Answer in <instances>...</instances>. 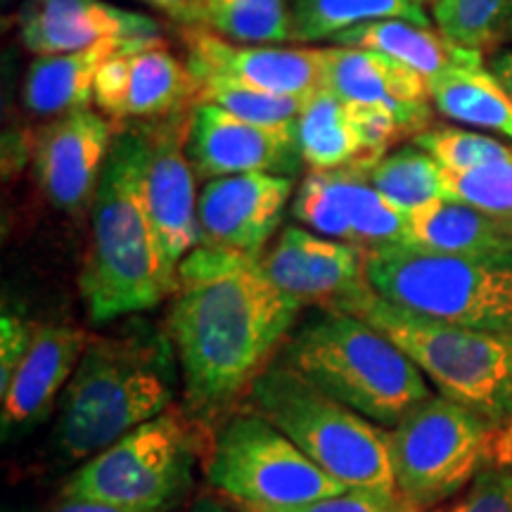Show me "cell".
Returning <instances> with one entry per match:
<instances>
[{"label":"cell","mask_w":512,"mask_h":512,"mask_svg":"<svg viewBox=\"0 0 512 512\" xmlns=\"http://www.w3.org/2000/svg\"><path fill=\"white\" fill-rule=\"evenodd\" d=\"M178 358L166 332L138 325L95 337L62 392L55 441L67 460H88L171 408Z\"/></svg>","instance_id":"cell-3"},{"label":"cell","mask_w":512,"mask_h":512,"mask_svg":"<svg viewBox=\"0 0 512 512\" xmlns=\"http://www.w3.org/2000/svg\"><path fill=\"white\" fill-rule=\"evenodd\" d=\"M505 38H508V41H512V19L508 22V27H505ZM503 38V41H505Z\"/></svg>","instance_id":"cell-44"},{"label":"cell","mask_w":512,"mask_h":512,"mask_svg":"<svg viewBox=\"0 0 512 512\" xmlns=\"http://www.w3.org/2000/svg\"><path fill=\"white\" fill-rule=\"evenodd\" d=\"M19 41L29 53L57 55L107 38H159V24L107 0H27L19 10Z\"/></svg>","instance_id":"cell-19"},{"label":"cell","mask_w":512,"mask_h":512,"mask_svg":"<svg viewBox=\"0 0 512 512\" xmlns=\"http://www.w3.org/2000/svg\"><path fill=\"white\" fill-rule=\"evenodd\" d=\"M413 143L437 159L446 171H467L512 157V143L458 126H430L418 133Z\"/></svg>","instance_id":"cell-32"},{"label":"cell","mask_w":512,"mask_h":512,"mask_svg":"<svg viewBox=\"0 0 512 512\" xmlns=\"http://www.w3.org/2000/svg\"><path fill=\"white\" fill-rule=\"evenodd\" d=\"M192 512H230V510H226L216 501H211V498H202V501L192 508Z\"/></svg>","instance_id":"cell-42"},{"label":"cell","mask_w":512,"mask_h":512,"mask_svg":"<svg viewBox=\"0 0 512 512\" xmlns=\"http://www.w3.org/2000/svg\"><path fill=\"white\" fill-rule=\"evenodd\" d=\"M275 358L380 427L399 425L434 396L411 358L351 313H313L292 330Z\"/></svg>","instance_id":"cell-4"},{"label":"cell","mask_w":512,"mask_h":512,"mask_svg":"<svg viewBox=\"0 0 512 512\" xmlns=\"http://www.w3.org/2000/svg\"><path fill=\"white\" fill-rule=\"evenodd\" d=\"M242 512H415L399 494H382L370 489H349L344 494L320 498L292 508H261L240 503Z\"/></svg>","instance_id":"cell-36"},{"label":"cell","mask_w":512,"mask_h":512,"mask_svg":"<svg viewBox=\"0 0 512 512\" xmlns=\"http://www.w3.org/2000/svg\"><path fill=\"white\" fill-rule=\"evenodd\" d=\"M406 245L472 259L512 261V223L463 202L439 200L408 214Z\"/></svg>","instance_id":"cell-21"},{"label":"cell","mask_w":512,"mask_h":512,"mask_svg":"<svg viewBox=\"0 0 512 512\" xmlns=\"http://www.w3.org/2000/svg\"><path fill=\"white\" fill-rule=\"evenodd\" d=\"M486 67L512 93V50H501V53L491 55Z\"/></svg>","instance_id":"cell-41"},{"label":"cell","mask_w":512,"mask_h":512,"mask_svg":"<svg viewBox=\"0 0 512 512\" xmlns=\"http://www.w3.org/2000/svg\"><path fill=\"white\" fill-rule=\"evenodd\" d=\"M202 27L247 46H280L290 41L287 0H202Z\"/></svg>","instance_id":"cell-29"},{"label":"cell","mask_w":512,"mask_h":512,"mask_svg":"<svg viewBox=\"0 0 512 512\" xmlns=\"http://www.w3.org/2000/svg\"><path fill=\"white\" fill-rule=\"evenodd\" d=\"M143 3L152 5V8H157V10H162V12H164V0H143Z\"/></svg>","instance_id":"cell-43"},{"label":"cell","mask_w":512,"mask_h":512,"mask_svg":"<svg viewBox=\"0 0 512 512\" xmlns=\"http://www.w3.org/2000/svg\"><path fill=\"white\" fill-rule=\"evenodd\" d=\"M143 126L119 128L91 204V249L79 287L93 323L159 306L178 290V268L159 247L143 195Z\"/></svg>","instance_id":"cell-2"},{"label":"cell","mask_w":512,"mask_h":512,"mask_svg":"<svg viewBox=\"0 0 512 512\" xmlns=\"http://www.w3.org/2000/svg\"><path fill=\"white\" fill-rule=\"evenodd\" d=\"M415 3H420V5H422V3H432V5H434V3H437V0H415Z\"/></svg>","instance_id":"cell-45"},{"label":"cell","mask_w":512,"mask_h":512,"mask_svg":"<svg viewBox=\"0 0 512 512\" xmlns=\"http://www.w3.org/2000/svg\"><path fill=\"white\" fill-rule=\"evenodd\" d=\"M432 19L451 41L484 53L505 38L512 0H437Z\"/></svg>","instance_id":"cell-30"},{"label":"cell","mask_w":512,"mask_h":512,"mask_svg":"<svg viewBox=\"0 0 512 512\" xmlns=\"http://www.w3.org/2000/svg\"><path fill=\"white\" fill-rule=\"evenodd\" d=\"M53 512H143L131 508H119V505L100 503V501H81V498H62Z\"/></svg>","instance_id":"cell-39"},{"label":"cell","mask_w":512,"mask_h":512,"mask_svg":"<svg viewBox=\"0 0 512 512\" xmlns=\"http://www.w3.org/2000/svg\"><path fill=\"white\" fill-rule=\"evenodd\" d=\"M335 311L366 320L392 339L446 399L482 413L498 427L512 415V337L420 316L380 297L373 287Z\"/></svg>","instance_id":"cell-5"},{"label":"cell","mask_w":512,"mask_h":512,"mask_svg":"<svg viewBox=\"0 0 512 512\" xmlns=\"http://www.w3.org/2000/svg\"><path fill=\"white\" fill-rule=\"evenodd\" d=\"M192 465L195 434L188 420L169 408L83 460L64 484L62 498L166 512L188 491Z\"/></svg>","instance_id":"cell-9"},{"label":"cell","mask_w":512,"mask_h":512,"mask_svg":"<svg viewBox=\"0 0 512 512\" xmlns=\"http://www.w3.org/2000/svg\"><path fill=\"white\" fill-rule=\"evenodd\" d=\"M204 470L235 505L292 508L349 491L254 411L233 415L216 432Z\"/></svg>","instance_id":"cell-10"},{"label":"cell","mask_w":512,"mask_h":512,"mask_svg":"<svg viewBox=\"0 0 512 512\" xmlns=\"http://www.w3.org/2000/svg\"><path fill=\"white\" fill-rule=\"evenodd\" d=\"M185 152L202 181L240 174L294 178L304 164L297 121L287 126L252 124L202 100L188 112Z\"/></svg>","instance_id":"cell-12"},{"label":"cell","mask_w":512,"mask_h":512,"mask_svg":"<svg viewBox=\"0 0 512 512\" xmlns=\"http://www.w3.org/2000/svg\"><path fill=\"white\" fill-rule=\"evenodd\" d=\"M117 133L114 121L91 107L62 114L38 133L34 178L57 211L79 216L91 207Z\"/></svg>","instance_id":"cell-15"},{"label":"cell","mask_w":512,"mask_h":512,"mask_svg":"<svg viewBox=\"0 0 512 512\" xmlns=\"http://www.w3.org/2000/svg\"><path fill=\"white\" fill-rule=\"evenodd\" d=\"M366 174L377 192L408 214L446 200L444 169L415 143L387 152Z\"/></svg>","instance_id":"cell-28"},{"label":"cell","mask_w":512,"mask_h":512,"mask_svg":"<svg viewBox=\"0 0 512 512\" xmlns=\"http://www.w3.org/2000/svg\"><path fill=\"white\" fill-rule=\"evenodd\" d=\"M427 88L441 117L512 140V93L486 64L448 69L427 79Z\"/></svg>","instance_id":"cell-26"},{"label":"cell","mask_w":512,"mask_h":512,"mask_svg":"<svg viewBox=\"0 0 512 512\" xmlns=\"http://www.w3.org/2000/svg\"><path fill=\"white\" fill-rule=\"evenodd\" d=\"M304 306L275 287L261 256L200 245L178 266L166 335L195 420L247 396L275 361Z\"/></svg>","instance_id":"cell-1"},{"label":"cell","mask_w":512,"mask_h":512,"mask_svg":"<svg viewBox=\"0 0 512 512\" xmlns=\"http://www.w3.org/2000/svg\"><path fill=\"white\" fill-rule=\"evenodd\" d=\"M36 328L38 325L15 316V313H3L0 318V394L10 387L17 368L27 358Z\"/></svg>","instance_id":"cell-37"},{"label":"cell","mask_w":512,"mask_h":512,"mask_svg":"<svg viewBox=\"0 0 512 512\" xmlns=\"http://www.w3.org/2000/svg\"><path fill=\"white\" fill-rule=\"evenodd\" d=\"M292 216L323 238L366 249L408 242V211L377 192L366 169L356 166L311 169L294 190Z\"/></svg>","instance_id":"cell-11"},{"label":"cell","mask_w":512,"mask_h":512,"mask_svg":"<svg viewBox=\"0 0 512 512\" xmlns=\"http://www.w3.org/2000/svg\"><path fill=\"white\" fill-rule=\"evenodd\" d=\"M247 406L349 489L399 494L387 427L320 392L280 358L252 382Z\"/></svg>","instance_id":"cell-6"},{"label":"cell","mask_w":512,"mask_h":512,"mask_svg":"<svg viewBox=\"0 0 512 512\" xmlns=\"http://www.w3.org/2000/svg\"><path fill=\"white\" fill-rule=\"evenodd\" d=\"M188 112L140 124L145 136L143 195L147 216L166 261L174 268L202 245L197 174L185 152Z\"/></svg>","instance_id":"cell-13"},{"label":"cell","mask_w":512,"mask_h":512,"mask_svg":"<svg viewBox=\"0 0 512 512\" xmlns=\"http://www.w3.org/2000/svg\"><path fill=\"white\" fill-rule=\"evenodd\" d=\"M368 280L380 297L420 316L512 337V261L384 245L368 249Z\"/></svg>","instance_id":"cell-7"},{"label":"cell","mask_w":512,"mask_h":512,"mask_svg":"<svg viewBox=\"0 0 512 512\" xmlns=\"http://www.w3.org/2000/svg\"><path fill=\"white\" fill-rule=\"evenodd\" d=\"M185 62L195 79L221 76L275 95L306 98L325 86V64L320 48L247 46L211 34L207 29H185Z\"/></svg>","instance_id":"cell-17"},{"label":"cell","mask_w":512,"mask_h":512,"mask_svg":"<svg viewBox=\"0 0 512 512\" xmlns=\"http://www.w3.org/2000/svg\"><path fill=\"white\" fill-rule=\"evenodd\" d=\"M325 86L356 105L389 110L415 138L430 128L432 98L427 79L394 57L363 48H320Z\"/></svg>","instance_id":"cell-18"},{"label":"cell","mask_w":512,"mask_h":512,"mask_svg":"<svg viewBox=\"0 0 512 512\" xmlns=\"http://www.w3.org/2000/svg\"><path fill=\"white\" fill-rule=\"evenodd\" d=\"M88 342V332L74 325H38L27 358L17 368L10 387L0 394L5 434L46 418L72 380Z\"/></svg>","instance_id":"cell-20"},{"label":"cell","mask_w":512,"mask_h":512,"mask_svg":"<svg viewBox=\"0 0 512 512\" xmlns=\"http://www.w3.org/2000/svg\"><path fill=\"white\" fill-rule=\"evenodd\" d=\"M292 195L290 176L240 174L207 181L197 204L202 245L261 256L278 233Z\"/></svg>","instance_id":"cell-16"},{"label":"cell","mask_w":512,"mask_h":512,"mask_svg":"<svg viewBox=\"0 0 512 512\" xmlns=\"http://www.w3.org/2000/svg\"><path fill=\"white\" fill-rule=\"evenodd\" d=\"M159 41V38H157ZM152 41L136 38L121 46L117 53H112L100 64L98 76H95V107L114 121V126L124 128V110H126V93H128V76H131V53H136Z\"/></svg>","instance_id":"cell-34"},{"label":"cell","mask_w":512,"mask_h":512,"mask_svg":"<svg viewBox=\"0 0 512 512\" xmlns=\"http://www.w3.org/2000/svg\"><path fill=\"white\" fill-rule=\"evenodd\" d=\"M297 136L304 164L316 171L344 166L368 171L382 159L363 133L354 102L339 98L328 86L306 95L297 119Z\"/></svg>","instance_id":"cell-23"},{"label":"cell","mask_w":512,"mask_h":512,"mask_svg":"<svg viewBox=\"0 0 512 512\" xmlns=\"http://www.w3.org/2000/svg\"><path fill=\"white\" fill-rule=\"evenodd\" d=\"M128 41H136V38H107L74 53L38 55L24 74V110L34 117L48 119L88 110L91 102H95V76H98L100 64Z\"/></svg>","instance_id":"cell-22"},{"label":"cell","mask_w":512,"mask_h":512,"mask_svg":"<svg viewBox=\"0 0 512 512\" xmlns=\"http://www.w3.org/2000/svg\"><path fill=\"white\" fill-rule=\"evenodd\" d=\"M271 283L302 306L335 311L354 294L368 290V249L323 238L313 230L290 226L261 254Z\"/></svg>","instance_id":"cell-14"},{"label":"cell","mask_w":512,"mask_h":512,"mask_svg":"<svg viewBox=\"0 0 512 512\" xmlns=\"http://www.w3.org/2000/svg\"><path fill=\"white\" fill-rule=\"evenodd\" d=\"M335 46L363 48L389 55L411 67L425 79L439 76L448 69L479 67L484 64V53L465 48L441 34L439 29L420 27L406 19H380L354 27L332 38Z\"/></svg>","instance_id":"cell-24"},{"label":"cell","mask_w":512,"mask_h":512,"mask_svg":"<svg viewBox=\"0 0 512 512\" xmlns=\"http://www.w3.org/2000/svg\"><path fill=\"white\" fill-rule=\"evenodd\" d=\"M432 512H512V470L486 467L463 494Z\"/></svg>","instance_id":"cell-35"},{"label":"cell","mask_w":512,"mask_h":512,"mask_svg":"<svg viewBox=\"0 0 512 512\" xmlns=\"http://www.w3.org/2000/svg\"><path fill=\"white\" fill-rule=\"evenodd\" d=\"M200 86L202 102L221 107L252 124L264 126H287L294 124L302 114L306 98H294V95H275L259 91V88L245 86V83L221 79V76H207V79L197 81Z\"/></svg>","instance_id":"cell-31"},{"label":"cell","mask_w":512,"mask_h":512,"mask_svg":"<svg viewBox=\"0 0 512 512\" xmlns=\"http://www.w3.org/2000/svg\"><path fill=\"white\" fill-rule=\"evenodd\" d=\"M494 465L508 467L512 470V415L498 427L496 448H494Z\"/></svg>","instance_id":"cell-40"},{"label":"cell","mask_w":512,"mask_h":512,"mask_svg":"<svg viewBox=\"0 0 512 512\" xmlns=\"http://www.w3.org/2000/svg\"><path fill=\"white\" fill-rule=\"evenodd\" d=\"M164 12L188 27L202 24V0H164Z\"/></svg>","instance_id":"cell-38"},{"label":"cell","mask_w":512,"mask_h":512,"mask_svg":"<svg viewBox=\"0 0 512 512\" xmlns=\"http://www.w3.org/2000/svg\"><path fill=\"white\" fill-rule=\"evenodd\" d=\"M200 98L195 74L162 41H152L131 53L124 126L128 121H162L188 112Z\"/></svg>","instance_id":"cell-25"},{"label":"cell","mask_w":512,"mask_h":512,"mask_svg":"<svg viewBox=\"0 0 512 512\" xmlns=\"http://www.w3.org/2000/svg\"><path fill=\"white\" fill-rule=\"evenodd\" d=\"M496 437V422L434 394L389 427L396 491L415 512L441 508L494 465Z\"/></svg>","instance_id":"cell-8"},{"label":"cell","mask_w":512,"mask_h":512,"mask_svg":"<svg viewBox=\"0 0 512 512\" xmlns=\"http://www.w3.org/2000/svg\"><path fill=\"white\" fill-rule=\"evenodd\" d=\"M380 19H406L420 27H432L434 22L415 0H292L290 41H332L344 31Z\"/></svg>","instance_id":"cell-27"},{"label":"cell","mask_w":512,"mask_h":512,"mask_svg":"<svg viewBox=\"0 0 512 512\" xmlns=\"http://www.w3.org/2000/svg\"><path fill=\"white\" fill-rule=\"evenodd\" d=\"M446 200L463 202L512 223V157L467 171L444 169Z\"/></svg>","instance_id":"cell-33"}]
</instances>
